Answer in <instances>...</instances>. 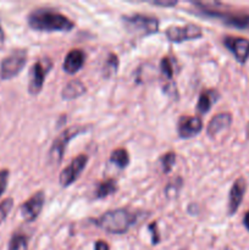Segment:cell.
I'll list each match as a JSON object with an SVG mask.
<instances>
[{
	"instance_id": "obj_16",
	"label": "cell",
	"mask_w": 249,
	"mask_h": 250,
	"mask_svg": "<svg viewBox=\"0 0 249 250\" xmlns=\"http://www.w3.org/2000/svg\"><path fill=\"white\" fill-rule=\"evenodd\" d=\"M220 94L216 89H205L200 93L199 100L197 104V111L199 114H207L211 109L212 105L219 100Z\"/></svg>"
},
{
	"instance_id": "obj_22",
	"label": "cell",
	"mask_w": 249,
	"mask_h": 250,
	"mask_svg": "<svg viewBox=\"0 0 249 250\" xmlns=\"http://www.w3.org/2000/svg\"><path fill=\"white\" fill-rule=\"evenodd\" d=\"M160 71L161 75L166 78V80H172L173 72H175V61L168 56L161 59L160 62Z\"/></svg>"
},
{
	"instance_id": "obj_9",
	"label": "cell",
	"mask_w": 249,
	"mask_h": 250,
	"mask_svg": "<svg viewBox=\"0 0 249 250\" xmlns=\"http://www.w3.org/2000/svg\"><path fill=\"white\" fill-rule=\"evenodd\" d=\"M87 163H88V156L83 155V154L82 155H78L76 159H73V160L71 161L70 165L61 171L60 178H59L60 185L65 188L72 185V183L77 180L78 176L81 175V172L84 170Z\"/></svg>"
},
{
	"instance_id": "obj_15",
	"label": "cell",
	"mask_w": 249,
	"mask_h": 250,
	"mask_svg": "<svg viewBox=\"0 0 249 250\" xmlns=\"http://www.w3.org/2000/svg\"><path fill=\"white\" fill-rule=\"evenodd\" d=\"M232 124V116L228 112H222V114H217L212 117L211 121L209 122L207 128V133L210 137L216 136L217 133L222 131V129L229 127V125Z\"/></svg>"
},
{
	"instance_id": "obj_30",
	"label": "cell",
	"mask_w": 249,
	"mask_h": 250,
	"mask_svg": "<svg viewBox=\"0 0 249 250\" xmlns=\"http://www.w3.org/2000/svg\"><path fill=\"white\" fill-rule=\"evenodd\" d=\"M243 224H244V227H246L247 229L249 231V211L247 212L246 215H244V219H243Z\"/></svg>"
},
{
	"instance_id": "obj_14",
	"label": "cell",
	"mask_w": 249,
	"mask_h": 250,
	"mask_svg": "<svg viewBox=\"0 0 249 250\" xmlns=\"http://www.w3.org/2000/svg\"><path fill=\"white\" fill-rule=\"evenodd\" d=\"M84 51L81 50V49H72L66 55L65 61H63V70L70 75H73L82 68V66L84 65Z\"/></svg>"
},
{
	"instance_id": "obj_2",
	"label": "cell",
	"mask_w": 249,
	"mask_h": 250,
	"mask_svg": "<svg viewBox=\"0 0 249 250\" xmlns=\"http://www.w3.org/2000/svg\"><path fill=\"white\" fill-rule=\"evenodd\" d=\"M137 215L128 209H115L103 214L95 224L104 231L112 234H124L133 226Z\"/></svg>"
},
{
	"instance_id": "obj_5",
	"label": "cell",
	"mask_w": 249,
	"mask_h": 250,
	"mask_svg": "<svg viewBox=\"0 0 249 250\" xmlns=\"http://www.w3.org/2000/svg\"><path fill=\"white\" fill-rule=\"evenodd\" d=\"M87 131L84 126H72L68 127L67 129H63L55 139H54L53 144H51L50 151H49V158H50L51 163L59 164L63 158L67 144L70 143L71 139L77 137L78 134H82Z\"/></svg>"
},
{
	"instance_id": "obj_25",
	"label": "cell",
	"mask_w": 249,
	"mask_h": 250,
	"mask_svg": "<svg viewBox=\"0 0 249 250\" xmlns=\"http://www.w3.org/2000/svg\"><path fill=\"white\" fill-rule=\"evenodd\" d=\"M7 181H9V170H6V168L0 170V197L6 189Z\"/></svg>"
},
{
	"instance_id": "obj_13",
	"label": "cell",
	"mask_w": 249,
	"mask_h": 250,
	"mask_svg": "<svg viewBox=\"0 0 249 250\" xmlns=\"http://www.w3.org/2000/svg\"><path fill=\"white\" fill-rule=\"evenodd\" d=\"M247 189V183L243 177H239L234 181L232 185L228 195V215H233L238 210L242 200H243L244 193Z\"/></svg>"
},
{
	"instance_id": "obj_28",
	"label": "cell",
	"mask_w": 249,
	"mask_h": 250,
	"mask_svg": "<svg viewBox=\"0 0 249 250\" xmlns=\"http://www.w3.org/2000/svg\"><path fill=\"white\" fill-rule=\"evenodd\" d=\"M153 5H158V6H175L177 5V1L173 0V1H153Z\"/></svg>"
},
{
	"instance_id": "obj_6",
	"label": "cell",
	"mask_w": 249,
	"mask_h": 250,
	"mask_svg": "<svg viewBox=\"0 0 249 250\" xmlns=\"http://www.w3.org/2000/svg\"><path fill=\"white\" fill-rule=\"evenodd\" d=\"M27 61L26 49H16L7 55L0 65V77L2 80H10L21 72Z\"/></svg>"
},
{
	"instance_id": "obj_23",
	"label": "cell",
	"mask_w": 249,
	"mask_h": 250,
	"mask_svg": "<svg viewBox=\"0 0 249 250\" xmlns=\"http://www.w3.org/2000/svg\"><path fill=\"white\" fill-rule=\"evenodd\" d=\"M176 161V154L170 151V153L164 154L163 156L160 158V163H161V168L165 173H168L171 170H172L173 165H175Z\"/></svg>"
},
{
	"instance_id": "obj_17",
	"label": "cell",
	"mask_w": 249,
	"mask_h": 250,
	"mask_svg": "<svg viewBox=\"0 0 249 250\" xmlns=\"http://www.w3.org/2000/svg\"><path fill=\"white\" fill-rule=\"evenodd\" d=\"M85 90H87V88H85V85L83 84L80 80H73L70 81V82L65 85V88H63L62 92H61V97H62L63 99L67 100L76 99V98L84 94Z\"/></svg>"
},
{
	"instance_id": "obj_8",
	"label": "cell",
	"mask_w": 249,
	"mask_h": 250,
	"mask_svg": "<svg viewBox=\"0 0 249 250\" xmlns=\"http://www.w3.org/2000/svg\"><path fill=\"white\" fill-rule=\"evenodd\" d=\"M166 38L173 43H181L186 41H193L203 37V31L197 24H185V26L168 27L165 32Z\"/></svg>"
},
{
	"instance_id": "obj_26",
	"label": "cell",
	"mask_w": 249,
	"mask_h": 250,
	"mask_svg": "<svg viewBox=\"0 0 249 250\" xmlns=\"http://www.w3.org/2000/svg\"><path fill=\"white\" fill-rule=\"evenodd\" d=\"M149 231L151 233V243L155 246L160 242V237H159V232H158V226H156V222H153V224L149 225Z\"/></svg>"
},
{
	"instance_id": "obj_18",
	"label": "cell",
	"mask_w": 249,
	"mask_h": 250,
	"mask_svg": "<svg viewBox=\"0 0 249 250\" xmlns=\"http://www.w3.org/2000/svg\"><path fill=\"white\" fill-rule=\"evenodd\" d=\"M116 192H117L116 181L109 178V180H104L103 182H100L99 185L97 186L94 197L97 198V199H103V198L109 197V195L114 194V193Z\"/></svg>"
},
{
	"instance_id": "obj_7",
	"label": "cell",
	"mask_w": 249,
	"mask_h": 250,
	"mask_svg": "<svg viewBox=\"0 0 249 250\" xmlns=\"http://www.w3.org/2000/svg\"><path fill=\"white\" fill-rule=\"evenodd\" d=\"M53 67V62L50 59L44 58L37 61L31 68L29 73V83H28V92L29 94L37 95L42 90L45 81L46 75Z\"/></svg>"
},
{
	"instance_id": "obj_4",
	"label": "cell",
	"mask_w": 249,
	"mask_h": 250,
	"mask_svg": "<svg viewBox=\"0 0 249 250\" xmlns=\"http://www.w3.org/2000/svg\"><path fill=\"white\" fill-rule=\"evenodd\" d=\"M122 22L127 32L138 37L150 36L159 31L158 19L143 14H133L122 16Z\"/></svg>"
},
{
	"instance_id": "obj_20",
	"label": "cell",
	"mask_w": 249,
	"mask_h": 250,
	"mask_svg": "<svg viewBox=\"0 0 249 250\" xmlns=\"http://www.w3.org/2000/svg\"><path fill=\"white\" fill-rule=\"evenodd\" d=\"M117 68H119V58L116 54H109L103 67V73L105 77L109 78L117 72Z\"/></svg>"
},
{
	"instance_id": "obj_21",
	"label": "cell",
	"mask_w": 249,
	"mask_h": 250,
	"mask_svg": "<svg viewBox=\"0 0 249 250\" xmlns=\"http://www.w3.org/2000/svg\"><path fill=\"white\" fill-rule=\"evenodd\" d=\"M28 249V239L24 234L15 233L9 243V250H27Z\"/></svg>"
},
{
	"instance_id": "obj_11",
	"label": "cell",
	"mask_w": 249,
	"mask_h": 250,
	"mask_svg": "<svg viewBox=\"0 0 249 250\" xmlns=\"http://www.w3.org/2000/svg\"><path fill=\"white\" fill-rule=\"evenodd\" d=\"M224 44L238 62L244 63L249 59V39L227 36L224 38Z\"/></svg>"
},
{
	"instance_id": "obj_19",
	"label": "cell",
	"mask_w": 249,
	"mask_h": 250,
	"mask_svg": "<svg viewBox=\"0 0 249 250\" xmlns=\"http://www.w3.org/2000/svg\"><path fill=\"white\" fill-rule=\"evenodd\" d=\"M110 161H111L112 164H115L116 166H119L120 168L127 167L129 164L128 151L124 148L115 149L111 153V155H110Z\"/></svg>"
},
{
	"instance_id": "obj_12",
	"label": "cell",
	"mask_w": 249,
	"mask_h": 250,
	"mask_svg": "<svg viewBox=\"0 0 249 250\" xmlns=\"http://www.w3.org/2000/svg\"><path fill=\"white\" fill-rule=\"evenodd\" d=\"M203 128V121L200 117L195 116H181L178 120L177 132L178 136L183 139L192 138L200 133Z\"/></svg>"
},
{
	"instance_id": "obj_3",
	"label": "cell",
	"mask_w": 249,
	"mask_h": 250,
	"mask_svg": "<svg viewBox=\"0 0 249 250\" xmlns=\"http://www.w3.org/2000/svg\"><path fill=\"white\" fill-rule=\"evenodd\" d=\"M197 6L200 7L204 14L209 15L211 17H217L221 20L227 26L234 27V28L243 29V31H249V14L244 12H229L221 11L219 9H215L214 5L216 2H194Z\"/></svg>"
},
{
	"instance_id": "obj_24",
	"label": "cell",
	"mask_w": 249,
	"mask_h": 250,
	"mask_svg": "<svg viewBox=\"0 0 249 250\" xmlns=\"http://www.w3.org/2000/svg\"><path fill=\"white\" fill-rule=\"evenodd\" d=\"M12 205H14V200L11 198H7V199L2 200L0 203V224L6 219L7 214L10 212V210L12 209Z\"/></svg>"
},
{
	"instance_id": "obj_1",
	"label": "cell",
	"mask_w": 249,
	"mask_h": 250,
	"mask_svg": "<svg viewBox=\"0 0 249 250\" xmlns=\"http://www.w3.org/2000/svg\"><path fill=\"white\" fill-rule=\"evenodd\" d=\"M29 27L41 32H70L75 22L54 9L39 7L29 12L27 17Z\"/></svg>"
},
{
	"instance_id": "obj_10",
	"label": "cell",
	"mask_w": 249,
	"mask_h": 250,
	"mask_svg": "<svg viewBox=\"0 0 249 250\" xmlns=\"http://www.w3.org/2000/svg\"><path fill=\"white\" fill-rule=\"evenodd\" d=\"M44 202H45V195L42 192H37L29 198L28 200L23 203L20 208V212H21L22 217H23L26 221L31 222L34 221L37 217L41 214L42 209H43Z\"/></svg>"
},
{
	"instance_id": "obj_29",
	"label": "cell",
	"mask_w": 249,
	"mask_h": 250,
	"mask_svg": "<svg viewBox=\"0 0 249 250\" xmlns=\"http://www.w3.org/2000/svg\"><path fill=\"white\" fill-rule=\"evenodd\" d=\"M5 43V33H4V29H2L1 24H0V49L2 48Z\"/></svg>"
},
{
	"instance_id": "obj_27",
	"label": "cell",
	"mask_w": 249,
	"mask_h": 250,
	"mask_svg": "<svg viewBox=\"0 0 249 250\" xmlns=\"http://www.w3.org/2000/svg\"><path fill=\"white\" fill-rule=\"evenodd\" d=\"M94 249H95V250H110L109 244H107L106 242H104V241H98V242H95Z\"/></svg>"
}]
</instances>
